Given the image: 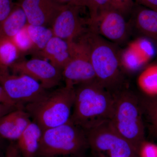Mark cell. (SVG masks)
I'll use <instances>...</instances> for the list:
<instances>
[{"label":"cell","instance_id":"10","mask_svg":"<svg viewBox=\"0 0 157 157\" xmlns=\"http://www.w3.org/2000/svg\"><path fill=\"white\" fill-rule=\"evenodd\" d=\"M14 74H23L39 82L47 90L59 85L63 78L62 71L45 59L17 60L10 67Z\"/></svg>","mask_w":157,"mask_h":157},{"label":"cell","instance_id":"19","mask_svg":"<svg viewBox=\"0 0 157 157\" xmlns=\"http://www.w3.org/2000/svg\"><path fill=\"white\" fill-rule=\"evenodd\" d=\"M21 53L11 39L0 37V68L9 69Z\"/></svg>","mask_w":157,"mask_h":157},{"label":"cell","instance_id":"29","mask_svg":"<svg viewBox=\"0 0 157 157\" xmlns=\"http://www.w3.org/2000/svg\"><path fill=\"white\" fill-rule=\"evenodd\" d=\"M61 5H71L82 7V3L79 0H54Z\"/></svg>","mask_w":157,"mask_h":157},{"label":"cell","instance_id":"4","mask_svg":"<svg viewBox=\"0 0 157 157\" xmlns=\"http://www.w3.org/2000/svg\"><path fill=\"white\" fill-rule=\"evenodd\" d=\"M88 147L84 129L70 120L43 131L38 157H83Z\"/></svg>","mask_w":157,"mask_h":157},{"label":"cell","instance_id":"32","mask_svg":"<svg viewBox=\"0 0 157 157\" xmlns=\"http://www.w3.org/2000/svg\"><path fill=\"white\" fill-rule=\"evenodd\" d=\"M79 1H80V2H81V3H82V1H81V0H79ZM82 7H83V6H82Z\"/></svg>","mask_w":157,"mask_h":157},{"label":"cell","instance_id":"30","mask_svg":"<svg viewBox=\"0 0 157 157\" xmlns=\"http://www.w3.org/2000/svg\"><path fill=\"white\" fill-rule=\"evenodd\" d=\"M19 152L17 146H12L10 147L7 157H17Z\"/></svg>","mask_w":157,"mask_h":157},{"label":"cell","instance_id":"20","mask_svg":"<svg viewBox=\"0 0 157 157\" xmlns=\"http://www.w3.org/2000/svg\"><path fill=\"white\" fill-rule=\"evenodd\" d=\"M138 84L147 94H157V65L150 66L142 72L138 78Z\"/></svg>","mask_w":157,"mask_h":157},{"label":"cell","instance_id":"8","mask_svg":"<svg viewBox=\"0 0 157 157\" xmlns=\"http://www.w3.org/2000/svg\"><path fill=\"white\" fill-rule=\"evenodd\" d=\"M73 42V54L70 61L62 71L66 83L76 85L97 80L90 50L84 34Z\"/></svg>","mask_w":157,"mask_h":157},{"label":"cell","instance_id":"13","mask_svg":"<svg viewBox=\"0 0 157 157\" xmlns=\"http://www.w3.org/2000/svg\"><path fill=\"white\" fill-rule=\"evenodd\" d=\"M73 42L53 36L44 49L36 54L48 61L62 71L72 57Z\"/></svg>","mask_w":157,"mask_h":157},{"label":"cell","instance_id":"6","mask_svg":"<svg viewBox=\"0 0 157 157\" xmlns=\"http://www.w3.org/2000/svg\"><path fill=\"white\" fill-rule=\"evenodd\" d=\"M89 147L94 153L109 157H138L131 144L116 130L110 121L85 130Z\"/></svg>","mask_w":157,"mask_h":157},{"label":"cell","instance_id":"2","mask_svg":"<svg viewBox=\"0 0 157 157\" xmlns=\"http://www.w3.org/2000/svg\"><path fill=\"white\" fill-rule=\"evenodd\" d=\"M75 99V87L66 83L53 91H47L24 109L33 121L44 130L58 126L70 120Z\"/></svg>","mask_w":157,"mask_h":157},{"label":"cell","instance_id":"33","mask_svg":"<svg viewBox=\"0 0 157 157\" xmlns=\"http://www.w3.org/2000/svg\"><path fill=\"white\" fill-rule=\"evenodd\" d=\"M20 157L19 156H18V157Z\"/></svg>","mask_w":157,"mask_h":157},{"label":"cell","instance_id":"21","mask_svg":"<svg viewBox=\"0 0 157 157\" xmlns=\"http://www.w3.org/2000/svg\"><path fill=\"white\" fill-rule=\"evenodd\" d=\"M26 26L11 39L21 54L33 52V43Z\"/></svg>","mask_w":157,"mask_h":157},{"label":"cell","instance_id":"23","mask_svg":"<svg viewBox=\"0 0 157 157\" xmlns=\"http://www.w3.org/2000/svg\"><path fill=\"white\" fill-rule=\"evenodd\" d=\"M14 7L12 0H0V25L10 14Z\"/></svg>","mask_w":157,"mask_h":157},{"label":"cell","instance_id":"12","mask_svg":"<svg viewBox=\"0 0 157 157\" xmlns=\"http://www.w3.org/2000/svg\"><path fill=\"white\" fill-rule=\"evenodd\" d=\"M18 5L25 13L28 24L52 25L63 5L54 0H20Z\"/></svg>","mask_w":157,"mask_h":157},{"label":"cell","instance_id":"3","mask_svg":"<svg viewBox=\"0 0 157 157\" xmlns=\"http://www.w3.org/2000/svg\"><path fill=\"white\" fill-rule=\"evenodd\" d=\"M96 78L114 95L124 89V77L117 52L107 40L88 29L84 33Z\"/></svg>","mask_w":157,"mask_h":157},{"label":"cell","instance_id":"1","mask_svg":"<svg viewBox=\"0 0 157 157\" xmlns=\"http://www.w3.org/2000/svg\"><path fill=\"white\" fill-rule=\"evenodd\" d=\"M114 103V95L97 80L77 85L70 121L84 130L93 128L110 120Z\"/></svg>","mask_w":157,"mask_h":157},{"label":"cell","instance_id":"22","mask_svg":"<svg viewBox=\"0 0 157 157\" xmlns=\"http://www.w3.org/2000/svg\"><path fill=\"white\" fill-rule=\"evenodd\" d=\"M109 2L112 9L124 16L132 12L134 9L133 0H109Z\"/></svg>","mask_w":157,"mask_h":157},{"label":"cell","instance_id":"26","mask_svg":"<svg viewBox=\"0 0 157 157\" xmlns=\"http://www.w3.org/2000/svg\"><path fill=\"white\" fill-rule=\"evenodd\" d=\"M83 7H86L89 11L90 18L94 17L95 14V11L94 0H81Z\"/></svg>","mask_w":157,"mask_h":157},{"label":"cell","instance_id":"25","mask_svg":"<svg viewBox=\"0 0 157 157\" xmlns=\"http://www.w3.org/2000/svg\"><path fill=\"white\" fill-rule=\"evenodd\" d=\"M140 152L142 157H157V147L150 144H143L140 153Z\"/></svg>","mask_w":157,"mask_h":157},{"label":"cell","instance_id":"31","mask_svg":"<svg viewBox=\"0 0 157 157\" xmlns=\"http://www.w3.org/2000/svg\"><path fill=\"white\" fill-rule=\"evenodd\" d=\"M151 113L153 119L154 121L155 124L156 125L157 127V103H156L152 107L151 109Z\"/></svg>","mask_w":157,"mask_h":157},{"label":"cell","instance_id":"24","mask_svg":"<svg viewBox=\"0 0 157 157\" xmlns=\"http://www.w3.org/2000/svg\"><path fill=\"white\" fill-rule=\"evenodd\" d=\"M94 6L95 11L94 17L90 19H94L99 13L112 8L110 6L109 0H94Z\"/></svg>","mask_w":157,"mask_h":157},{"label":"cell","instance_id":"7","mask_svg":"<svg viewBox=\"0 0 157 157\" xmlns=\"http://www.w3.org/2000/svg\"><path fill=\"white\" fill-rule=\"evenodd\" d=\"M9 69L0 68V85L12 100L25 106L47 92L39 82L23 74H11Z\"/></svg>","mask_w":157,"mask_h":157},{"label":"cell","instance_id":"16","mask_svg":"<svg viewBox=\"0 0 157 157\" xmlns=\"http://www.w3.org/2000/svg\"><path fill=\"white\" fill-rule=\"evenodd\" d=\"M136 28L146 37L157 40V11L146 8L138 7L134 16Z\"/></svg>","mask_w":157,"mask_h":157},{"label":"cell","instance_id":"9","mask_svg":"<svg viewBox=\"0 0 157 157\" xmlns=\"http://www.w3.org/2000/svg\"><path fill=\"white\" fill-rule=\"evenodd\" d=\"M87 23L89 29L111 42L121 43L128 36V26L125 16L112 8L99 13L94 19L89 18Z\"/></svg>","mask_w":157,"mask_h":157},{"label":"cell","instance_id":"15","mask_svg":"<svg viewBox=\"0 0 157 157\" xmlns=\"http://www.w3.org/2000/svg\"><path fill=\"white\" fill-rule=\"evenodd\" d=\"M43 130L32 121L17 141V147L22 157H38Z\"/></svg>","mask_w":157,"mask_h":157},{"label":"cell","instance_id":"5","mask_svg":"<svg viewBox=\"0 0 157 157\" xmlns=\"http://www.w3.org/2000/svg\"><path fill=\"white\" fill-rule=\"evenodd\" d=\"M110 122L116 130L140 154L143 144V127L138 99L134 93L124 89L114 95Z\"/></svg>","mask_w":157,"mask_h":157},{"label":"cell","instance_id":"27","mask_svg":"<svg viewBox=\"0 0 157 157\" xmlns=\"http://www.w3.org/2000/svg\"><path fill=\"white\" fill-rule=\"evenodd\" d=\"M140 5L157 11V0H136Z\"/></svg>","mask_w":157,"mask_h":157},{"label":"cell","instance_id":"28","mask_svg":"<svg viewBox=\"0 0 157 157\" xmlns=\"http://www.w3.org/2000/svg\"><path fill=\"white\" fill-rule=\"evenodd\" d=\"M18 109L15 107L8 106L5 104H0V117L6 115L7 113Z\"/></svg>","mask_w":157,"mask_h":157},{"label":"cell","instance_id":"17","mask_svg":"<svg viewBox=\"0 0 157 157\" xmlns=\"http://www.w3.org/2000/svg\"><path fill=\"white\" fill-rule=\"evenodd\" d=\"M27 24L25 13L18 4L0 25V37L11 39Z\"/></svg>","mask_w":157,"mask_h":157},{"label":"cell","instance_id":"18","mask_svg":"<svg viewBox=\"0 0 157 157\" xmlns=\"http://www.w3.org/2000/svg\"><path fill=\"white\" fill-rule=\"evenodd\" d=\"M26 27L33 43V52L34 53L43 50L54 36L51 29L44 26L28 24Z\"/></svg>","mask_w":157,"mask_h":157},{"label":"cell","instance_id":"11","mask_svg":"<svg viewBox=\"0 0 157 157\" xmlns=\"http://www.w3.org/2000/svg\"><path fill=\"white\" fill-rule=\"evenodd\" d=\"M81 7L71 5L62 6L51 25L54 36L73 42L86 32L84 21L79 15Z\"/></svg>","mask_w":157,"mask_h":157},{"label":"cell","instance_id":"14","mask_svg":"<svg viewBox=\"0 0 157 157\" xmlns=\"http://www.w3.org/2000/svg\"><path fill=\"white\" fill-rule=\"evenodd\" d=\"M24 109H18L0 117V137L17 140L32 120Z\"/></svg>","mask_w":157,"mask_h":157}]
</instances>
